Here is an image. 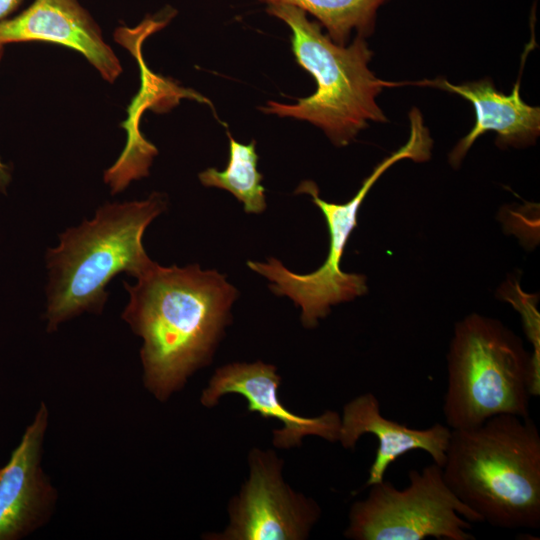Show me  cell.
Masks as SVG:
<instances>
[{"label": "cell", "mask_w": 540, "mask_h": 540, "mask_svg": "<svg viewBox=\"0 0 540 540\" xmlns=\"http://www.w3.org/2000/svg\"><path fill=\"white\" fill-rule=\"evenodd\" d=\"M123 285L130 298L122 319L143 340L144 386L166 401L211 361L238 291L224 275L198 264L154 263L135 285Z\"/></svg>", "instance_id": "obj_1"}, {"label": "cell", "mask_w": 540, "mask_h": 540, "mask_svg": "<svg viewBox=\"0 0 540 540\" xmlns=\"http://www.w3.org/2000/svg\"><path fill=\"white\" fill-rule=\"evenodd\" d=\"M442 470L448 487L482 522L540 527V434L530 417L501 414L451 429Z\"/></svg>", "instance_id": "obj_2"}, {"label": "cell", "mask_w": 540, "mask_h": 540, "mask_svg": "<svg viewBox=\"0 0 540 540\" xmlns=\"http://www.w3.org/2000/svg\"><path fill=\"white\" fill-rule=\"evenodd\" d=\"M166 207V198L157 192L140 201L107 203L92 220L60 235L59 245L46 253L48 332L83 312L101 313L105 288L117 274L138 278L153 266L142 238Z\"/></svg>", "instance_id": "obj_3"}, {"label": "cell", "mask_w": 540, "mask_h": 540, "mask_svg": "<svg viewBox=\"0 0 540 540\" xmlns=\"http://www.w3.org/2000/svg\"><path fill=\"white\" fill-rule=\"evenodd\" d=\"M266 10L290 27L292 52L314 77L317 89L295 104L268 101L261 111L310 122L339 147L353 141L369 122L387 121L377 96L384 88L401 84L381 80L370 70L373 53L364 37L357 35L350 45H339L298 7L273 4Z\"/></svg>", "instance_id": "obj_4"}, {"label": "cell", "mask_w": 540, "mask_h": 540, "mask_svg": "<svg viewBox=\"0 0 540 540\" xmlns=\"http://www.w3.org/2000/svg\"><path fill=\"white\" fill-rule=\"evenodd\" d=\"M443 413L450 429L501 414L530 417L540 377L522 340L499 320L471 314L459 321L447 355Z\"/></svg>", "instance_id": "obj_5"}, {"label": "cell", "mask_w": 540, "mask_h": 540, "mask_svg": "<svg viewBox=\"0 0 540 540\" xmlns=\"http://www.w3.org/2000/svg\"><path fill=\"white\" fill-rule=\"evenodd\" d=\"M410 135L407 142L379 163L364 179L355 196L343 204L330 203L319 197V189L313 181H303L296 193H306L322 211L329 232V251L324 263L308 274L291 272L271 257L267 262L248 261L247 266L266 277L270 290L279 296H288L301 308V322L313 328L319 319L326 317L331 306L347 302L365 294L368 290L366 277L346 273L340 268L347 241L357 225L360 206L379 177L393 164L403 159L423 162L431 157L433 141L419 111L409 113Z\"/></svg>", "instance_id": "obj_6"}, {"label": "cell", "mask_w": 540, "mask_h": 540, "mask_svg": "<svg viewBox=\"0 0 540 540\" xmlns=\"http://www.w3.org/2000/svg\"><path fill=\"white\" fill-rule=\"evenodd\" d=\"M409 484L398 489L383 479L368 486L365 499L349 510L344 532L353 540H474L471 523H482L445 482L442 467L432 462L411 470Z\"/></svg>", "instance_id": "obj_7"}, {"label": "cell", "mask_w": 540, "mask_h": 540, "mask_svg": "<svg viewBox=\"0 0 540 540\" xmlns=\"http://www.w3.org/2000/svg\"><path fill=\"white\" fill-rule=\"evenodd\" d=\"M249 465L248 480L229 504V525L207 539H306L320 518L319 505L285 483L282 461L273 451L252 449Z\"/></svg>", "instance_id": "obj_8"}, {"label": "cell", "mask_w": 540, "mask_h": 540, "mask_svg": "<svg viewBox=\"0 0 540 540\" xmlns=\"http://www.w3.org/2000/svg\"><path fill=\"white\" fill-rule=\"evenodd\" d=\"M45 402L0 468V540H20L45 525L58 498L41 460L48 427Z\"/></svg>", "instance_id": "obj_9"}, {"label": "cell", "mask_w": 540, "mask_h": 540, "mask_svg": "<svg viewBox=\"0 0 540 540\" xmlns=\"http://www.w3.org/2000/svg\"><path fill=\"white\" fill-rule=\"evenodd\" d=\"M280 376L276 367L257 361L254 363H231L218 368L203 390L200 401L205 407L215 406L219 399L229 393L240 394L248 402L250 412H258L263 418L279 420L283 427L274 430L273 444L289 449L299 446L305 436H319L329 442H337L340 432V415L327 410L316 417H302L290 412L278 397Z\"/></svg>", "instance_id": "obj_10"}, {"label": "cell", "mask_w": 540, "mask_h": 540, "mask_svg": "<svg viewBox=\"0 0 540 540\" xmlns=\"http://www.w3.org/2000/svg\"><path fill=\"white\" fill-rule=\"evenodd\" d=\"M26 41L52 42L75 49L109 82L122 71L99 26L77 0H34L17 16L0 21V46Z\"/></svg>", "instance_id": "obj_11"}, {"label": "cell", "mask_w": 540, "mask_h": 540, "mask_svg": "<svg viewBox=\"0 0 540 540\" xmlns=\"http://www.w3.org/2000/svg\"><path fill=\"white\" fill-rule=\"evenodd\" d=\"M340 417L338 441L344 448L353 449L364 434H372L378 441L367 487L382 481L388 467L412 450L425 451L440 467L445 463L451 436L447 425L436 423L425 429H415L390 420L381 414L379 400L370 392L349 401Z\"/></svg>", "instance_id": "obj_12"}, {"label": "cell", "mask_w": 540, "mask_h": 540, "mask_svg": "<svg viewBox=\"0 0 540 540\" xmlns=\"http://www.w3.org/2000/svg\"><path fill=\"white\" fill-rule=\"evenodd\" d=\"M421 83L455 93L471 102L475 109L474 127L449 154V162L455 168L474 142L486 132L497 134L496 144L499 147L527 146L539 136L540 109L523 101L519 81L508 95L498 91L489 78L459 85L440 78Z\"/></svg>", "instance_id": "obj_13"}, {"label": "cell", "mask_w": 540, "mask_h": 540, "mask_svg": "<svg viewBox=\"0 0 540 540\" xmlns=\"http://www.w3.org/2000/svg\"><path fill=\"white\" fill-rule=\"evenodd\" d=\"M229 159L225 170L207 168L199 173L200 182L206 187H216L232 193L244 205L248 214H260L266 209L262 174L257 170L256 141L249 144L237 142L229 132Z\"/></svg>", "instance_id": "obj_14"}, {"label": "cell", "mask_w": 540, "mask_h": 540, "mask_svg": "<svg viewBox=\"0 0 540 540\" xmlns=\"http://www.w3.org/2000/svg\"><path fill=\"white\" fill-rule=\"evenodd\" d=\"M287 4L312 14L327 29L328 36L339 45H346L353 30L368 37L374 30L379 7L387 0H259Z\"/></svg>", "instance_id": "obj_15"}, {"label": "cell", "mask_w": 540, "mask_h": 540, "mask_svg": "<svg viewBox=\"0 0 540 540\" xmlns=\"http://www.w3.org/2000/svg\"><path fill=\"white\" fill-rule=\"evenodd\" d=\"M3 56V46H0V60ZM9 167L0 159V190L4 191L10 181Z\"/></svg>", "instance_id": "obj_16"}, {"label": "cell", "mask_w": 540, "mask_h": 540, "mask_svg": "<svg viewBox=\"0 0 540 540\" xmlns=\"http://www.w3.org/2000/svg\"><path fill=\"white\" fill-rule=\"evenodd\" d=\"M22 0H0V21L13 12Z\"/></svg>", "instance_id": "obj_17"}]
</instances>
